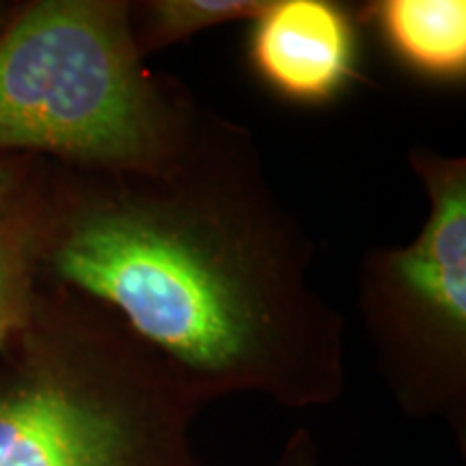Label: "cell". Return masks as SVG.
Returning <instances> with one entry per match:
<instances>
[{
  "label": "cell",
  "mask_w": 466,
  "mask_h": 466,
  "mask_svg": "<svg viewBox=\"0 0 466 466\" xmlns=\"http://www.w3.org/2000/svg\"><path fill=\"white\" fill-rule=\"evenodd\" d=\"M357 17L374 26L387 50L410 72L441 83L464 80V0H374L360 5Z\"/></svg>",
  "instance_id": "8992f818"
},
{
  "label": "cell",
  "mask_w": 466,
  "mask_h": 466,
  "mask_svg": "<svg viewBox=\"0 0 466 466\" xmlns=\"http://www.w3.org/2000/svg\"><path fill=\"white\" fill-rule=\"evenodd\" d=\"M268 0H132V31L143 58L209 28L255 20Z\"/></svg>",
  "instance_id": "ba28073f"
},
{
  "label": "cell",
  "mask_w": 466,
  "mask_h": 466,
  "mask_svg": "<svg viewBox=\"0 0 466 466\" xmlns=\"http://www.w3.org/2000/svg\"><path fill=\"white\" fill-rule=\"evenodd\" d=\"M357 9L333 0H268L250 20L253 74L288 102L324 106L360 78Z\"/></svg>",
  "instance_id": "5b68a950"
},
{
  "label": "cell",
  "mask_w": 466,
  "mask_h": 466,
  "mask_svg": "<svg viewBox=\"0 0 466 466\" xmlns=\"http://www.w3.org/2000/svg\"><path fill=\"white\" fill-rule=\"evenodd\" d=\"M44 236L46 192L33 162L20 188L0 203V352L33 316Z\"/></svg>",
  "instance_id": "52a82bcc"
},
{
  "label": "cell",
  "mask_w": 466,
  "mask_h": 466,
  "mask_svg": "<svg viewBox=\"0 0 466 466\" xmlns=\"http://www.w3.org/2000/svg\"><path fill=\"white\" fill-rule=\"evenodd\" d=\"M261 466H326L322 460V450L311 430L296 428L285 442L277 456L270 462Z\"/></svg>",
  "instance_id": "9c48e42d"
},
{
  "label": "cell",
  "mask_w": 466,
  "mask_h": 466,
  "mask_svg": "<svg viewBox=\"0 0 466 466\" xmlns=\"http://www.w3.org/2000/svg\"><path fill=\"white\" fill-rule=\"evenodd\" d=\"M430 201L406 247L370 248L357 270L360 322L408 417L439 419L466 456V158L412 147Z\"/></svg>",
  "instance_id": "277c9868"
},
{
  "label": "cell",
  "mask_w": 466,
  "mask_h": 466,
  "mask_svg": "<svg viewBox=\"0 0 466 466\" xmlns=\"http://www.w3.org/2000/svg\"><path fill=\"white\" fill-rule=\"evenodd\" d=\"M201 110L137 50L132 0H37L0 28V156L145 171L182 147Z\"/></svg>",
  "instance_id": "7a4b0ae2"
},
{
  "label": "cell",
  "mask_w": 466,
  "mask_h": 466,
  "mask_svg": "<svg viewBox=\"0 0 466 466\" xmlns=\"http://www.w3.org/2000/svg\"><path fill=\"white\" fill-rule=\"evenodd\" d=\"M61 168L63 186L44 184L42 270L116 313L197 404L341 398L346 322L313 285L316 244L247 126L203 106L156 168Z\"/></svg>",
  "instance_id": "6da1fadb"
},
{
  "label": "cell",
  "mask_w": 466,
  "mask_h": 466,
  "mask_svg": "<svg viewBox=\"0 0 466 466\" xmlns=\"http://www.w3.org/2000/svg\"><path fill=\"white\" fill-rule=\"evenodd\" d=\"M37 156H0V203L20 188Z\"/></svg>",
  "instance_id": "30bf717a"
},
{
  "label": "cell",
  "mask_w": 466,
  "mask_h": 466,
  "mask_svg": "<svg viewBox=\"0 0 466 466\" xmlns=\"http://www.w3.org/2000/svg\"><path fill=\"white\" fill-rule=\"evenodd\" d=\"M9 15H11V14H9ZM5 22H7V20H5ZM5 22H3V20H0V26H3V25H5Z\"/></svg>",
  "instance_id": "8fae6325"
},
{
  "label": "cell",
  "mask_w": 466,
  "mask_h": 466,
  "mask_svg": "<svg viewBox=\"0 0 466 466\" xmlns=\"http://www.w3.org/2000/svg\"><path fill=\"white\" fill-rule=\"evenodd\" d=\"M55 319L37 296L0 374V466H206L203 408L116 313L72 291Z\"/></svg>",
  "instance_id": "3957f363"
}]
</instances>
